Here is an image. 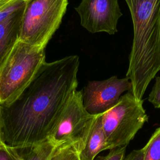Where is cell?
<instances>
[{
    "label": "cell",
    "instance_id": "1",
    "mask_svg": "<svg viewBox=\"0 0 160 160\" xmlns=\"http://www.w3.org/2000/svg\"><path fill=\"white\" fill-rule=\"evenodd\" d=\"M79 58L66 56L45 62L22 93L1 106L5 144L26 148L48 141L78 87Z\"/></svg>",
    "mask_w": 160,
    "mask_h": 160
},
{
    "label": "cell",
    "instance_id": "2",
    "mask_svg": "<svg viewBox=\"0 0 160 160\" xmlns=\"http://www.w3.org/2000/svg\"><path fill=\"white\" fill-rule=\"evenodd\" d=\"M131 15L133 40L126 77L138 101L160 71V0H125Z\"/></svg>",
    "mask_w": 160,
    "mask_h": 160
},
{
    "label": "cell",
    "instance_id": "3",
    "mask_svg": "<svg viewBox=\"0 0 160 160\" xmlns=\"http://www.w3.org/2000/svg\"><path fill=\"white\" fill-rule=\"evenodd\" d=\"M45 49L20 40L0 65V104L12 102L46 62Z\"/></svg>",
    "mask_w": 160,
    "mask_h": 160
},
{
    "label": "cell",
    "instance_id": "4",
    "mask_svg": "<svg viewBox=\"0 0 160 160\" xmlns=\"http://www.w3.org/2000/svg\"><path fill=\"white\" fill-rule=\"evenodd\" d=\"M68 0H25L19 40L45 49L59 27Z\"/></svg>",
    "mask_w": 160,
    "mask_h": 160
},
{
    "label": "cell",
    "instance_id": "5",
    "mask_svg": "<svg viewBox=\"0 0 160 160\" xmlns=\"http://www.w3.org/2000/svg\"><path fill=\"white\" fill-rule=\"evenodd\" d=\"M131 91L121 96L118 102L102 114V122L108 149L126 146L148 121L142 106Z\"/></svg>",
    "mask_w": 160,
    "mask_h": 160
},
{
    "label": "cell",
    "instance_id": "6",
    "mask_svg": "<svg viewBox=\"0 0 160 160\" xmlns=\"http://www.w3.org/2000/svg\"><path fill=\"white\" fill-rule=\"evenodd\" d=\"M96 116L85 109L81 91H76L67 104L48 140L56 146L70 144L80 151L86 141Z\"/></svg>",
    "mask_w": 160,
    "mask_h": 160
},
{
    "label": "cell",
    "instance_id": "7",
    "mask_svg": "<svg viewBox=\"0 0 160 160\" xmlns=\"http://www.w3.org/2000/svg\"><path fill=\"white\" fill-rule=\"evenodd\" d=\"M131 88L126 77L118 79L113 76L103 81H89L81 91L83 106L91 115L102 114L118 102L122 92L131 91Z\"/></svg>",
    "mask_w": 160,
    "mask_h": 160
},
{
    "label": "cell",
    "instance_id": "8",
    "mask_svg": "<svg viewBox=\"0 0 160 160\" xmlns=\"http://www.w3.org/2000/svg\"><path fill=\"white\" fill-rule=\"evenodd\" d=\"M81 25L91 33L118 32L117 24L122 16L118 0H81L75 8Z\"/></svg>",
    "mask_w": 160,
    "mask_h": 160
},
{
    "label": "cell",
    "instance_id": "9",
    "mask_svg": "<svg viewBox=\"0 0 160 160\" xmlns=\"http://www.w3.org/2000/svg\"><path fill=\"white\" fill-rule=\"evenodd\" d=\"M24 6L0 22V65L19 40Z\"/></svg>",
    "mask_w": 160,
    "mask_h": 160
},
{
    "label": "cell",
    "instance_id": "10",
    "mask_svg": "<svg viewBox=\"0 0 160 160\" xmlns=\"http://www.w3.org/2000/svg\"><path fill=\"white\" fill-rule=\"evenodd\" d=\"M102 128V114L96 116L82 149L79 151L80 160H94L97 155L107 150Z\"/></svg>",
    "mask_w": 160,
    "mask_h": 160
},
{
    "label": "cell",
    "instance_id": "11",
    "mask_svg": "<svg viewBox=\"0 0 160 160\" xmlns=\"http://www.w3.org/2000/svg\"><path fill=\"white\" fill-rule=\"evenodd\" d=\"M57 147L48 140L35 146L18 148L19 156L17 160H49Z\"/></svg>",
    "mask_w": 160,
    "mask_h": 160
},
{
    "label": "cell",
    "instance_id": "12",
    "mask_svg": "<svg viewBox=\"0 0 160 160\" xmlns=\"http://www.w3.org/2000/svg\"><path fill=\"white\" fill-rule=\"evenodd\" d=\"M142 149L143 160H160V128L155 131Z\"/></svg>",
    "mask_w": 160,
    "mask_h": 160
},
{
    "label": "cell",
    "instance_id": "13",
    "mask_svg": "<svg viewBox=\"0 0 160 160\" xmlns=\"http://www.w3.org/2000/svg\"><path fill=\"white\" fill-rule=\"evenodd\" d=\"M49 160H80L79 151L73 145L62 144L56 148Z\"/></svg>",
    "mask_w": 160,
    "mask_h": 160
},
{
    "label": "cell",
    "instance_id": "14",
    "mask_svg": "<svg viewBox=\"0 0 160 160\" xmlns=\"http://www.w3.org/2000/svg\"><path fill=\"white\" fill-rule=\"evenodd\" d=\"M126 146L118 147L111 149L106 156H99L94 160H124Z\"/></svg>",
    "mask_w": 160,
    "mask_h": 160
},
{
    "label": "cell",
    "instance_id": "15",
    "mask_svg": "<svg viewBox=\"0 0 160 160\" xmlns=\"http://www.w3.org/2000/svg\"><path fill=\"white\" fill-rule=\"evenodd\" d=\"M155 78V83L149 94L148 101L155 108H160V76Z\"/></svg>",
    "mask_w": 160,
    "mask_h": 160
},
{
    "label": "cell",
    "instance_id": "16",
    "mask_svg": "<svg viewBox=\"0 0 160 160\" xmlns=\"http://www.w3.org/2000/svg\"><path fill=\"white\" fill-rule=\"evenodd\" d=\"M25 0H18L0 11V22L5 20L17 10L24 6Z\"/></svg>",
    "mask_w": 160,
    "mask_h": 160
},
{
    "label": "cell",
    "instance_id": "17",
    "mask_svg": "<svg viewBox=\"0 0 160 160\" xmlns=\"http://www.w3.org/2000/svg\"><path fill=\"white\" fill-rule=\"evenodd\" d=\"M18 156V148L5 145L0 149V160H17Z\"/></svg>",
    "mask_w": 160,
    "mask_h": 160
},
{
    "label": "cell",
    "instance_id": "18",
    "mask_svg": "<svg viewBox=\"0 0 160 160\" xmlns=\"http://www.w3.org/2000/svg\"><path fill=\"white\" fill-rule=\"evenodd\" d=\"M144 152L142 148L141 149L133 150L127 156L124 158V160H143Z\"/></svg>",
    "mask_w": 160,
    "mask_h": 160
},
{
    "label": "cell",
    "instance_id": "19",
    "mask_svg": "<svg viewBox=\"0 0 160 160\" xmlns=\"http://www.w3.org/2000/svg\"><path fill=\"white\" fill-rule=\"evenodd\" d=\"M6 145L4 141L3 133H2V113L1 106L0 104V149Z\"/></svg>",
    "mask_w": 160,
    "mask_h": 160
},
{
    "label": "cell",
    "instance_id": "20",
    "mask_svg": "<svg viewBox=\"0 0 160 160\" xmlns=\"http://www.w3.org/2000/svg\"><path fill=\"white\" fill-rule=\"evenodd\" d=\"M18 0H0V11Z\"/></svg>",
    "mask_w": 160,
    "mask_h": 160
}]
</instances>
